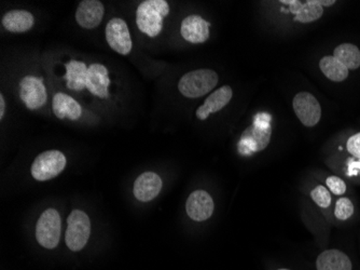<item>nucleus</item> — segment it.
<instances>
[{
    "mask_svg": "<svg viewBox=\"0 0 360 270\" xmlns=\"http://www.w3.org/2000/svg\"><path fill=\"white\" fill-rule=\"evenodd\" d=\"M325 161L334 174L360 185V131L338 137Z\"/></svg>",
    "mask_w": 360,
    "mask_h": 270,
    "instance_id": "nucleus-1",
    "label": "nucleus"
},
{
    "mask_svg": "<svg viewBox=\"0 0 360 270\" xmlns=\"http://www.w3.org/2000/svg\"><path fill=\"white\" fill-rule=\"evenodd\" d=\"M271 116L258 114L252 127L247 128L239 143V153L243 156H252L268 147L272 137Z\"/></svg>",
    "mask_w": 360,
    "mask_h": 270,
    "instance_id": "nucleus-2",
    "label": "nucleus"
},
{
    "mask_svg": "<svg viewBox=\"0 0 360 270\" xmlns=\"http://www.w3.org/2000/svg\"><path fill=\"white\" fill-rule=\"evenodd\" d=\"M169 13L165 0H146L138 6L136 23L138 28L147 36L157 37L163 28V20Z\"/></svg>",
    "mask_w": 360,
    "mask_h": 270,
    "instance_id": "nucleus-3",
    "label": "nucleus"
},
{
    "mask_svg": "<svg viewBox=\"0 0 360 270\" xmlns=\"http://www.w3.org/2000/svg\"><path fill=\"white\" fill-rule=\"evenodd\" d=\"M218 83V75L212 69H198L182 76L178 83L179 92L189 99L201 98L211 92Z\"/></svg>",
    "mask_w": 360,
    "mask_h": 270,
    "instance_id": "nucleus-4",
    "label": "nucleus"
},
{
    "mask_svg": "<svg viewBox=\"0 0 360 270\" xmlns=\"http://www.w3.org/2000/svg\"><path fill=\"white\" fill-rule=\"evenodd\" d=\"M91 234V221L85 212L75 210L67 219L65 242L74 252L83 250Z\"/></svg>",
    "mask_w": 360,
    "mask_h": 270,
    "instance_id": "nucleus-5",
    "label": "nucleus"
},
{
    "mask_svg": "<svg viewBox=\"0 0 360 270\" xmlns=\"http://www.w3.org/2000/svg\"><path fill=\"white\" fill-rule=\"evenodd\" d=\"M61 217L54 209H48L39 217L36 226V238L38 244L46 248L58 246L61 237Z\"/></svg>",
    "mask_w": 360,
    "mask_h": 270,
    "instance_id": "nucleus-6",
    "label": "nucleus"
},
{
    "mask_svg": "<svg viewBox=\"0 0 360 270\" xmlns=\"http://www.w3.org/2000/svg\"><path fill=\"white\" fill-rule=\"evenodd\" d=\"M66 160L65 155L58 151H48L40 153L32 166V176L35 180L44 182V180H51L58 174H61L62 171L65 169Z\"/></svg>",
    "mask_w": 360,
    "mask_h": 270,
    "instance_id": "nucleus-7",
    "label": "nucleus"
},
{
    "mask_svg": "<svg viewBox=\"0 0 360 270\" xmlns=\"http://www.w3.org/2000/svg\"><path fill=\"white\" fill-rule=\"evenodd\" d=\"M293 108L298 119L305 127H315L320 121L322 106L312 93L303 91L295 94Z\"/></svg>",
    "mask_w": 360,
    "mask_h": 270,
    "instance_id": "nucleus-8",
    "label": "nucleus"
},
{
    "mask_svg": "<svg viewBox=\"0 0 360 270\" xmlns=\"http://www.w3.org/2000/svg\"><path fill=\"white\" fill-rule=\"evenodd\" d=\"M106 40L117 53L128 56L132 51V40L126 21L114 17L107 23Z\"/></svg>",
    "mask_w": 360,
    "mask_h": 270,
    "instance_id": "nucleus-9",
    "label": "nucleus"
},
{
    "mask_svg": "<svg viewBox=\"0 0 360 270\" xmlns=\"http://www.w3.org/2000/svg\"><path fill=\"white\" fill-rule=\"evenodd\" d=\"M19 96L29 110H37L44 106L48 95L42 79L35 76L24 77L19 83Z\"/></svg>",
    "mask_w": 360,
    "mask_h": 270,
    "instance_id": "nucleus-10",
    "label": "nucleus"
},
{
    "mask_svg": "<svg viewBox=\"0 0 360 270\" xmlns=\"http://www.w3.org/2000/svg\"><path fill=\"white\" fill-rule=\"evenodd\" d=\"M215 203L205 190H196L186 202L187 214L196 221H204L213 215Z\"/></svg>",
    "mask_w": 360,
    "mask_h": 270,
    "instance_id": "nucleus-11",
    "label": "nucleus"
},
{
    "mask_svg": "<svg viewBox=\"0 0 360 270\" xmlns=\"http://www.w3.org/2000/svg\"><path fill=\"white\" fill-rule=\"evenodd\" d=\"M211 23L198 15L185 17L180 26L182 38L191 44H203L209 38Z\"/></svg>",
    "mask_w": 360,
    "mask_h": 270,
    "instance_id": "nucleus-12",
    "label": "nucleus"
},
{
    "mask_svg": "<svg viewBox=\"0 0 360 270\" xmlns=\"http://www.w3.org/2000/svg\"><path fill=\"white\" fill-rule=\"evenodd\" d=\"M104 11V5L98 0H85L78 6L76 21L83 28L92 30L102 22Z\"/></svg>",
    "mask_w": 360,
    "mask_h": 270,
    "instance_id": "nucleus-13",
    "label": "nucleus"
},
{
    "mask_svg": "<svg viewBox=\"0 0 360 270\" xmlns=\"http://www.w3.org/2000/svg\"><path fill=\"white\" fill-rule=\"evenodd\" d=\"M163 183L157 173L145 172L134 183V196L142 202H149L159 196Z\"/></svg>",
    "mask_w": 360,
    "mask_h": 270,
    "instance_id": "nucleus-14",
    "label": "nucleus"
},
{
    "mask_svg": "<svg viewBox=\"0 0 360 270\" xmlns=\"http://www.w3.org/2000/svg\"><path fill=\"white\" fill-rule=\"evenodd\" d=\"M233 91L230 85H223L218 90L214 91L202 106L196 110V118L200 120H206L209 115L215 114L225 108L232 99Z\"/></svg>",
    "mask_w": 360,
    "mask_h": 270,
    "instance_id": "nucleus-15",
    "label": "nucleus"
},
{
    "mask_svg": "<svg viewBox=\"0 0 360 270\" xmlns=\"http://www.w3.org/2000/svg\"><path fill=\"white\" fill-rule=\"evenodd\" d=\"M110 79L108 77V69L102 64H91L87 69V89L95 96L107 99L109 96L108 87Z\"/></svg>",
    "mask_w": 360,
    "mask_h": 270,
    "instance_id": "nucleus-16",
    "label": "nucleus"
},
{
    "mask_svg": "<svg viewBox=\"0 0 360 270\" xmlns=\"http://www.w3.org/2000/svg\"><path fill=\"white\" fill-rule=\"evenodd\" d=\"M284 5L290 6V12L295 15V22L313 23L319 20L324 15V8L319 5L317 0H307L305 3H301L298 0H291V1H281Z\"/></svg>",
    "mask_w": 360,
    "mask_h": 270,
    "instance_id": "nucleus-17",
    "label": "nucleus"
},
{
    "mask_svg": "<svg viewBox=\"0 0 360 270\" xmlns=\"http://www.w3.org/2000/svg\"><path fill=\"white\" fill-rule=\"evenodd\" d=\"M316 270H353V263L343 251L329 248L317 256Z\"/></svg>",
    "mask_w": 360,
    "mask_h": 270,
    "instance_id": "nucleus-18",
    "label": "nucleus"
},
{
    "mask_svg": "<svg viewBox=\"0 0 360 270\" xmlns=\"http://www.w3.org/2000/svg\"><path fill=\"white\" fill-rule=\"evenodd\" d=\"M52 108L58 119L68 118L71 120H77L83 112L79 103L65 93H56L54 95Z\"/></svg>",
    "mask_w": 360,
    "mask_h": 270,
    "instance_id": "nucleus-19",
    "label": "nucleus"
},
{
    "mask_svg": "<svg viewBox=\"0 0 360 270\" xmlns=\"http://www.w3.org/2000/svg\"><path fill=\"white\" fill-rule=\"evenodd\" d=\"M66 74L64 79L68 89L75 91H81L87 88V67L85 62L71 61L65 64Z\"/></svg>",
    "mask_w": 360,
    "mask_h": 270,
    "instance_id": "nucleus-20",
    "label": "nucleus"
},
{
    "mask_svg": "<svg viewBox=\"0 0 360 270\" xmlns=\"http://www.w3.org/2000/svg\"><path fill=\"white\" fill-rule=\"evenodd\" d=\"M34 17L25 10H13L6 13L3 17V25L11 33H24L34 26Z\"/></svg>",
    "mask_w": 360,
    "mask_h": 270,
    "instance_id": "nucleus-21",
    "label": "nucleus"
},
{
    "mask_svg": "<svg viewBox=\"0 0 360 270\" xmlns=\"http://www.w3.org/2000/svg\"><path fill=\"white\" fill-rule=\"evenodd\" d=\"M319 69L325 77L334 83L345 81L350 76V71L334 56H326L319 61Z\"/></svg>",
    "mask_w": 360,
    "mask_h": 270,
    "instance_id": "nucleus-22",
    "label": "nucleus"
},
{
    "mask_svg": "<svg viewBox=\"0 0 360 270\" xmlns=\"http://www.w3.org/2000/svg\"><path fill=\"white\" fill-rule=\"evenodd\" d=\"M334 56L348 67V71H356L360 67V49L356 44L344 42L334 50Z\"/></svg>",
    "mask_w": 360,
    "mask_h": 270,
    "instance_id": "nucleus-23",
    "label": "nucleus"
},
{
    "mask_svg": "<svg viewBox=\"0 0 360 270\" xmlns=\"http://www.w3.org/2000/svg\"><path fill=\"white\" fill-rule=\"evenodd\" d=\"M355 214V205L348 196L336 197L332 205V217L338 221H348Z\"/></svg>",
    "mask_w": 360,
    "mask_h": 270,
    "instance_id": "nucleus-24",
    "label": "nucleus"
},
{
    "mask_svg": "<svg viewBox=\"0 0 360 270\" xmlns=\"http://www.w3.org/2000/svg\"><path fill=\"white\" fill-rule=\"evenodd\" d=\"M309 196H311L313 202L319 209L323 210L326 214L332 213V205H334V196H332V192L327 189L326 186L323 185V184H318V185L315 186L311 190Z\"/></svg>",
    "mask_w": 360,
    "mask_h": 270,
    "instance_id": "nucleus-25",
    "label": "nucleus"
},
{
    "mask_svg": "<svg viewBox=\"0 0 360 270\" xmlns=\"http://www.w3.org/2000/svg\"><path fill=\"white\" fill-rule=\"evenodd\" d=\"M327 189L332 192L334 197H343L346 196L348 190V180L336 174H328L324 178V184Z\"/></svg>",
    "mask_w": 360,
    "mask_h": 270,
    "instance_id": "nucleus-26",
    "label": "nucleus"
},
{
    "mask_svg": "<svg viewBox=\"0 0 360 270\" xmlns=\"http://www.w3.org/2000/svg\"><path fill=\"white\" fill-rule=\"evenodd\" d=\"M5 110H6V102L5 99H3V95H0V119H3L5 117Z\"/></svg>",
    "mask_w": 360,
    "mask_h": 270,
    "instance_id": "nucleus-27",
    "label": "nucleus"
},
{
    "mask_svg": "<svg viewBox=\"0 0 360 270\" xmlns=\"http://www.w3.org/2000/svg\"><path fill=\"white\" fill-rule=\"evenodd\" d=\"M318 1L319 5L322 6L323 8L325 7H332V6L336 5V0H317Z\"/></svg>",
    "mask_w": 360,
    "mask_h": 270,
    "instance_id": "nucleus-28",
    "label": "nucleus"
},
{
    "mask_svg": "<svg viewBox=\"0 0 360 270\" xmlns=\"http://www.w3.org/2000/svg\"><path fill=\"white\" fill-rule=\"evenodd\" d=\"M278 270H290V269H286V268H283V269H278Z\"/></svg>",
    "mask_w": 360,
    "mask_h": 270,
    "instance_id": "nucleus-29",
    "label": "nucleus"
}]
</instances>
